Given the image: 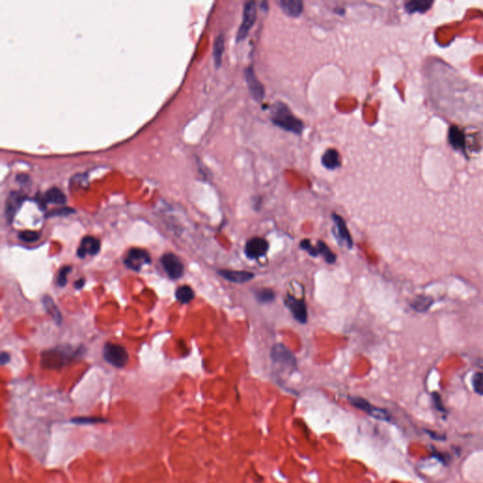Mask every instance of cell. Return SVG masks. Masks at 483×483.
<instances>
[{
    "mask_svg": "<svg viewBox=\"0 0 483 483\" xmlns=\"http://www.w3.org/2000/svg\"><path fill=\"white\" fill-rule=\"evenodd\" d=\"M271 120L280 129L296 134H300L304 130L303 122L295 116L284 103L276 102L272 106Z\"/></svg>",
    "mask_w": 483,
    "mask_h": 483,
    "instance_id": "cell-1",
    "label": "cell"
},
{
    "mask_svg": "<svg viewBox=\"0 0 483 483\" xmlns=\"http://www.w3.org/2000/svg\"><path fill=\"white\" fill-rule=\"evenodd\" d=\"M103 356L106 362L117 368L124 367L129 362V354L126 348L121 344H105L103 349Z\"/></svg>",
    "mask_w": 483,
    "mask_h": 483,
    "instance_id": "cell-2",
    "label": "cell"
},
{
    "mask_svg": "<svg viewBox=\"0 0 483 483\" xmlns=\"http://www.w3.org/2000/svg\"><path fill=\"white\" fill-rule=\"evenodd\" d=\"M256 18H257L256 3L254 1H247L243 5L242 24L240 28L238 29V33H237V37H236L237 42H241L246 38V36L248 35L249 30L253 27V25L256 21Z\"/></svg>",
    "mask_w": 483,
    "mask_h": 483,
    "instance_id": "cell-3",
    "label": "cell"
},
{
    "mask_svg": "<svg viewBox=\"0 0 483 483\" xmlns=\"http://www.w3.org/2000/svg\"><path fill=\"white\" fill-rule=\"evenodd\" d=\"M349 400H350V403L353 405L354 407L367 412L370 416L374 417V418L381 420V421H386V422H389L392 419V415L389 413L388 410L374 407L367 400H363V399L359 398V397H352Z\"/></svg>",
    "mask_w": 483,
    "mask_h": 483,
    "instance_id": "cell-4",
    "label": "cell"
},
{
    "mask_svg": "<svg viewBox=\"0 0 483 483\" xmlns=\"http://www.w3.org/2000/svg\"><path fill=\"white\" fill-rule=\"evenodd\" d=\"M272 361L276 366L284 369H291L296 366V358L283 344H277L272 350Z\"/></svg>",
    "mask_w": 483,
    "mask_h": 483,
    "instance_id": "cell-5",
    "label": "cell"
},
{
    "mask_svg": "<svg viewBox=\"0 0 483 483\" xmlns=\"http://www.w3.org/2000/svg\"><path fill=\"white\" fill-rule=\"evenodd\" d=\"M74 355V351L59 348L45 353V356L43 357V362L44 365H46L47 367L55 368L67 363V359H73Z\"/></svg>",
    "mask_w": 483,
    "mask_h": 483,
    "instance_id": "cell-6",
    "label": "cell"
},
{
    "mask_svg": "<svg viewBox=\"0 0 483 483\" xmlns=\"http://www.w3.org/2000/svg\"><path fill=\"white\" fill-rule=\"evenodd\" d=\"M151 262V258L149 253L141 248H132L129 251L125 264L131 270L140 271L145 265Z\"/></svg>",
    "mask_w": 483,
    "mask_h": 483,
    "instance_id": "cell-7",
    "label": "cell"
},
{
    "mask_svg": "<svg viewBox=\"0 0 483 483\" xmlns=\"http://www.w3.org/2000/svg\"><path fill=\"white\" fill-rule=\"evenodd\" d=\"M161 264L169 278L177 279L182 277L184 266L183 263L173 253H166L161 257Z\"/></svg>",
    "mask_w": 483,
    "mask_h": 483,
    "instance_id": "cell-8",
    "label": "cell"
},
{
    "mask_svg": "<svg viewBox=\"0 0 483 483\" xmlns=\"http://www.w3.org/2000/svg\"><path fill=\"white\" fill-rule=\"evenodd\" d=\"M244 75H245V80H246V83L248 86V89H249V92H250L252 97L257 102H261L263 97H264L265 91H264L263 85L258 80L257 76L255 74L254 69L252 67L246 68L245 71H244Z\"/></svg>",
    "mask_w": 483,
    "mask_h": 483,
    "instance_id": "cell-9",
    "label": "cell"
},
{
    "mask_svg": "<svg viewBox=\"0 0 483 483\" xmlns=\"http://www.w3.org/2000/svg\"><path fill=\"white\" fill-rule=\"evenodd\" d=\"M268 248H269V244L265 239L255 237L246 242L244 247V253L246 257L249 259H259L266 254Z\"/></svg>",
    "mask_w": 483,
    "mask_h": 483,
    "instance_id": "cell-10",
    "label": "cell"
},
{
    "mask_svg": "<svg viewBox=\"0 0 483 483\" xmlns=\"http://www.w3.org/2000/svg\"><path fill=\"white\" fill-rule=\"evenodd\" d=\"M285 304L299 323L302 324L306 323L308 320V312H307L306 304L304 300L298 299L294 298L293 296L288 295L285 299Z\"/></svg>",
    "mask_w": 483,
    "mask_h": 483,
    "instance_id": "cell-11",
    "label": "cell"
},
{
    "mask_svg": "<svg viewBox=\"0 0 483 483\" xmlns=\"http://www.w3.org/2000/svg\"><path fill=\"white\" fill-rule=\"evenodd\" d=\"M25 199H26V196L20 192L9 193V195L7 197V200H6V206H5V214H6L7 220L9 221V223L13 220L15 214H17L21 205L23 204Z\"/></svg>",
    "mask_w": 483,
    "mask_h": 483,
    "instance_id": "cell-12",
    "label": "cell"
},
{
    "mask_svg": "<svg viewBox=\"0 0 483 483\" xmlns=\"http://www.w3.org/2000/svg\"><path fill=\"white\" fill-rule=\"evenodd\" d=\"M100 251V241L94 237H84L78 248L77 254L83 259L87 255H96Z\"/></svg>",
    "mask_w": 483,
    "mask_h": 483,
    "instance_id": "cell-13",
    "label": "cell"
},
{
    "mask_svg": "<svg viewBox=\"0 0 483 483\" xmlns=\"http://www.w3.org/2000/svg\"><path fill=\"white\" fill-rule=\"evenodd\" d=\"M332 219L334 221L335 227L337 230V239L342 242L346 247L351 248L353 242L344 219L340 215L335 214H332Z\"/></svg>",
    "mask_w": 483,
    "mask_h": 483,
    "instance_id": "cell-14",
    "label": "cell"
},
{
    "mask_svg": "<svg viewBox=\"0 0 483 483\" xmlns=\"http://www.w3.org/2000/svg\"><path fill=\"white\" fill-rule=\"evenodd\" d=\"M218 274L227 280L234 283H244L254 278V274L247 271H234V270H219Z\"/></svg>",
    "mask_w": 483,
    "mask_h": 483,
    "instance_id": "cell-15",
    "label": "cell"
},
{
    "mask_svg": "<svg viewBox=\"0 0 483 483\" xmlns=\"http://www.w3.org/2000/svg\"><path fill=\"white\" fill-rule=\"evenodd\" d=\"M279 5L282 11L291 17H298L303 11V2L300 0H280Z\"/></svg>",
    "mask_w": 483,
    "mask_h": 483,
    "instance_id": "cell-16",
    "label": "cell"
},
{
    "mask_svg": "<svg viewBox=\"0 0 483 483\" xmlns=\"http://www.w3.org/2000/svg\"><path fill=\"white\" fill-rule=\"evenodd\" d=\"M321 161L323 166L328 170H334L336 168L340 167L342 164L340 154L336 149H327L323 154Z\"/></svg>",
    "mask_w": 483,
    "mask_h": 483,
    "instance_id": "cell-17",
    "label": "cell"
},
{
    "mask_svg": "<svg viewBox=\"0 0 483 483\" xmlns=\"http://www.w3.org/2000/svg\"><path fill=\"white\" fill-rule=\"evenodd\" d=\"M433 2L429 0H412L405 4V9L409 13L426 12L431 8Z\"/></svg>",
    "mask_w": 483,
    "mask_h": 483,
    "instance_id": "cell-18",
    "label": "cell"
},
{
    "mask_svg": "<svg viewBox=\"0 0 483 483\" xmlns=\"http://www.w3.org/2000/svg\"><path fill=\"white\" fill-rule=\"evenodd\" d=\"M45 198H46V201L48 203H53V204L56 205H63L66 203V196L58 188L49 189L45 195Z\"/></svg>",
    "mask_w": 483,
    "mask_h": 483,
    "instance_id": "cell-19",
    "label": "cell"
},
{
    "mask_svg": "<svg viewBox=\"0 0 483 483\" xmlns=\"http://www.w3.org/2000/svg\"><path fill=\"white\" fill-rule=\"evenodd\" d=\"M43 302H44V305H45L47 313L54 319V321L56 322L57 324L62 323V315H61L56 304H55V302L52 300V298L48 297V296H45L43 298Z\"/></svg>",
    "mask_w": 483,
    "mask_h": 483,
    "instance_id": "cell-20",
    "label": "cell"
},
{
    "mask_svg": "<svg viewBox=\"0 0 483 483\" xmlns=\"http://www.w3.org/2000/svg\"><path fill=\"white\" fill-rule=\"evenodd\" d=\"M224 49H225V39L223 35H219L215 39L214 44V65L216 66V68L220 67V65L222 64Z\"/></svg>",
    "mask_w": 483,
    "mask_h": 483,
    "instance_id": "cell-21",
    "label": "cell"
},
{
    "mask_svg": "<svg viewBox=\"0 0 483 483\" xmlns=\"http://www.w3.org/2000/svg\"><path fill=\"white\" fill-rule=\"evenodd\" d=\"M195 298L193 289L187 285H183L176 291V298L181 304H188Z\"/></svg>",
    "mask_w": 483,
    "mask_h": 483,
    "instance_id": "cell-22",
    "label": "cell"
},
{
    "mask_svg": "<svg viewBox=\"0 0 483 483\" xmlns=\"http://www.w3.org/2000/svg\"><path fill=\"white\" fill-rule=\"evenodd\" d=\"M449 140L451 145L455 149H463L464 148V134L461 130H458L457 128H451L449 132Z\"/></svg>",
    "mask_w": 483,
    "mask_h": 483,
    "instance_id": "cell-23",
    "label": "cell"
},
{
    "mask_svg": "<svg viewBox=\"0 0 483 483\" xmlns=\"http://www.w3.org/2000/svg\"><path fill=\"white\" fill-rule=\"evenodd\" d=\"M317 249L318 253L321 254L326 262L328 263H333L336 260V256L333 254V252L329 249V247L325 244L324 242L319 241L317 242Z\"/></svg>",
    "mask_w": 483,
    "mask_h": 483,
    "instance_id": "cell-24",
    "label": "cell"
},
{
    "mask_svg": "<svg viewBox=\"0 0 483 483\" xmlns=\"http://www.w3.org/2000/svg\"><path fill=\"white\" fill-rule=\"evenodd\" d=\"M256 298L261 303H267L274 300L275 294L269 289H261L256 293Z\"/></svg>",
    "mask_w": 483,
    "mask_h": 483,
    "instance_id": "cell-25",
    "label": "cell"
},
{
    "mask_svg": "<svg viewBox=\"0 0 483 483\" xmlns=\"http://www.w3.org/2000/svg\"><path fill=\"white\" fill-rule=\"evenodd\" d=\"M430 305H431V299L430 298L421 297V298H416L414 300V303L411 304V307L418 312H424V311H427Z\"/></svg>",
    "mask_w": 483,
    "mask_h": 483,
    "instance_id": "cell-26",
    "label": "cell"
},
{
    "mask_svg": "<svg viewBox=\"0 0 483 483\" xmlns=\"http://www.w3.org/2000/svg\"><path fill=\"white\" fill-rule=\"evenodd\" d=\"M472 385L477 394L483 396V372H478L475 374L472 379Z\"/></svg>",
    "mask_w": 483,
    "mask_h": 483,
    "instance_id": "cell-27",
    "label": "cell"
},
{
    "mask_svg": "<svg viewBox=\"0 0 483 483\" xmlns=\"http://www.w3.org/2000/svg\"><path fill=\"white\" fill-rule=\"evenodd\" d=\"M18 238L21 241L26 242H33L39 240L40 233L32 231H24L18 234Z\"/></svg>",
    "mask_w": 483,
    "mask_h": 483,
    "instance_id": "cell-28",
    "label": "cell"
},
{
    "mask_svg": "<svg viewBox=\"0 0 483 483\" xmlns=\"http://www.w3.org/2000/svg\"><path fill=\"white\" fill-rule=\"evenodd\" d=\"M72 270V267L71 266H65L63 267L62 269L60 270L59 272V276H58V284L62 287H64L66 285L67 283V275L68 273Z\"/></svg>",
    "mask_w": 483,
    "mask_h": 483,
    "instance_id": "cell-29",
    "label": "cell"
},
{
    "mask_svg": "<svg viewBox=\"0 0 483 483\" xmlns=\"http://www.w3.org/2000/svg\"><path fill=\"white\" fill-rule=\"evenodd\" d=\"M105 419L97 418V417H77L72 419V422L77 424H96L99 422H105Z\"/></svg>",
    "mask_w": 483,
    "mask_h": 483,
    "instance_id": "cell-30",
    "label": "cell"
},
{
    "mask_svg": "<svg viewBox=\"0 0 483 483\" xmlns=\"http://www.w3.org/2000/svg\"><path fill=\"white\" fill-rule=\"evenodd\" d=\"M73 213H75V210L71 209V208L65 207V208H60V209L51 211L49 214H47V216H66V215H69V214H73Z\"/></svg>",
    "mask_w": 483,
    "mask_h": 483,
    "instance_id": "cell-31",
    "label": "cell"
},
{
    "mask_svg": "<svg viewBox=\"0 0 483 483\" xmlns=\"http://www.w3.org/2000/svg\"><path fill=\"white\" fill-rule=\"evenodd\" d=\"M300 246H301V248H303L304 250H306L307 252H308L309 254H311L312 256H315V257H316V256H317V255L319 254V253H318V249L315 248V247H314V246L311 244V242L309 241V240H307V239L306 240H303V241L301 242Z\"/></svg>",
    "mask_w": 483,
    "mask_h": 483,
    "instance_id": "cell-32",
    "label": "cell"
},
{
    "mask_svg": "<svg viewBox=\"0 0 483 483\" xmlns=\"http://www.w3.org/2000/svg\"><path fill=\"white\" fill-rule=\"evenodd\" d=\"M16 180H17V182L21 183V184H25L26 182H28V177L27 175H25V174H21V175H18L16 177Z\"/></svg>",
    "mask_w": 483,
    "mask_h": 483,
    "instance_id": "cell-33",
    "label": "cell"
},
{
    "mask_svg": "<svg viewBox=\"0 0 483 483\" xmlns=\"http://www.w3.org/2000/svg\"><path fill=\"white\" fill-rule=\"evenodd\" d=\"M0 359H1V364H2V365H5L6 363H8V362H9V354L6 353V352H4V351H3V352L1 353V357H0Z\"/></svg>",
    "mask_w": 483,
    "mask_h": 483,
    "instance_id": "cell-34",
    "label": "cell"
},
{
    "mask_svg": "<svg viewBox=\"0 0 483 483\" xmlns=\"http://www.w3.org/2000/svg\"><path fill=\"white\" fill-rule=\"evenodd\" d=\"M84 283H85V279L82 278V279H80L77 281H75V288L78 289V290H80L84 286Z\"/></svg>",
    "mask_w": 483,
    "mask_h": 483,
    "instance_id": "cell-35",
    "label": "cell"
}]
</instances>
